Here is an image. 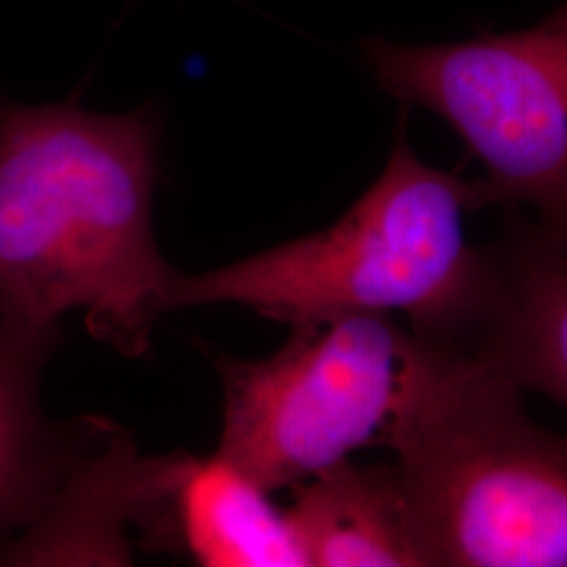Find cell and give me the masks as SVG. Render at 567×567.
<instances>
[{
  "label": "cell",
  "instance_id": "cell-8",
  "mask_svg": "<svg viewBox=\"0 0 567 567\" xmlns=\"http://www.w3.org/2000/svg\"><path fill=\"white\" fill-rule=\"evenodd\" d=\"M286 513L307 566L425 567L395 465L344 461L303 484Z\"/></svg>",
  "mask_w": 567,
  "mask_h": 567
},
{
  "label": "cell",
  "instance_id": "cell-5",
  "mask_svg": "<svg viewBox=\"0 0 567 567\" xmlns=\"http://www.w3.org/2000/svg\"><path fill=\"white\" fill-rule=\"evenodd\" d=\"M379 84L463 137L486 168L482 206L567 224V0L529 30L410 47L365 42Z\"/></svg>",
  "mask_w": 567,
  "mask_h": 567
},
{
  "label": "cell",
  "instance_id": "cell-7",
  "mask_svg": "<svg viewBox=\"0 0 567 567\" xmlns=\"http://www.w3.org/2000/svg\"><path fill=\"white\" fill-rule=\"evenodd\" d=\"M166 503L183 547L200 566H307L288 513L219 452L166 458Z\"/></svg>",
  "mask_w": 567,
  "mask_h": 567
},
{
  "label": "cell",
  "instance_id": "cell-6",
  "mask_svg": "<svg viewBox=\"0 0 567 567\" xmlns=\"http://www.w3.org/2000/svg\"><path fill=\"white\" fill-rule=\"evenodd\" d=\"M484 252L486 301L458 349L567 408V224L515 225Z\"/></svg>",
  "mask_w": 567,
  "mask_h": 567
},
{
  "label": "cell",
  "instance_id": "cell-2",
  "mask_svg": "<svg viewBox=\"0 0 567 567\" xmlns=\"http://www.w3.org/2000/svg\"><path fill=\"white\" fill-rule=\"evenodd\" d=\"M480 206L477 182L423 163L402 133L337 224L215 271L177 274L171 309L243 305L288 326L402 313L416 337L458 347L487 295L486 252L465 225Z\"/></svg>",
  "mask_w": 567,
  "mask_h": 567
},
{
  "label": "cell",
  "instance_id": "cell-4",
  "mask_svg": "<svg viewBox=\"0 0 567 567\" xmlns=\"http://www.w3.org/2000/svg\"><path fill=\"white\" fill-rule=\"evenodd\" d=\"M265 360H225L219 454L271 494L385 444L419 337L386 313L290 326Z\"/></svg>",
  "mask_w": 567,
  "mask_h": 567
},
{
  "label": "cell",
  "instance_id": "cell-3",
  "mask_svg": "<svg viewBox=\"0 0 567 567\" xmlns=\"http://www.w3.org/2000/svg\"><path fill=\"white\" fill-rule=\"evenodd\" d=\"M524 389L419 337L385 446L425 567H567V435L527 416Z\"/></svg>",
  "mask_w": 567,
  "mask_h": 567
},
{
  "label": "cell",
  "instance_id": "cell-9",
  "mask_svg": "<svg viewBox=\"0 0 567 567\" xmlns=\"http://www.w3.org/2000/svg\"><path fill=\"white\" fill-rule=\"evenodd\" d=\"M49 344L0 324V532L28 526L72 465L39 404Z\"/></svg>",
  "mask_w": 567,
  "mask_h": 567
},
{
  "label": "cell",
  "instance_id": "cell-1",
  "mask_svg": "<svg viewBox=\"0 0 567 567\" xmlns=\"http://www.w3.org/2000/svg\"><path fill=\"white\" fill-rule=\"evenodd\" d=\"M158 121L74 103H0V324L53 343L82 311L122 355L147 351L177 271L154 240Z\"/></svg>",
  "mask_w": 567,
  "mask_h": 567
}]
</instances>
